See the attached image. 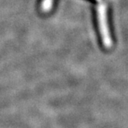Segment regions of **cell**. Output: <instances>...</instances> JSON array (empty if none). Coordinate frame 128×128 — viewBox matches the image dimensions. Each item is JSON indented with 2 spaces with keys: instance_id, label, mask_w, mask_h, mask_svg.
Returning a JSON list of instances; mask_svg holds the SVG:
<instances>
[{
  "instance_id": "6da1fadb",
  "label": "cell",
  "mask_w": 128,
  "mask_h": 128,
  "mask_svg": "<svg viewBox=\"0 0 128 128\" xmlns=\"http://www.w3.org/2000/svg\"><path fill=\"white\" fill-rule=\"evenodd\" d=\"M96 11L99 31L101 36L103 44L106 48H110L112 46L113 42L108 25L106 6L104 4L99 5L97 6Z\"/></svg>"
},
{
  "instance_id": "7a4b0ae2",
  "label": "cell",
  "mask_w": 128,
  "mask_h": 128,
  "mask_svg": "<svg viewBox=\"0 0 128 128\" xmlns=\"http://www.w3.org/2000/svg\"><path fill=\"white\" fill-rule=\"evenodd\" d=\"M54 0H42L41 4V10L44 12H48L52 6Z\"/></svg>"
},
{
  "instance_id": "3957f363",
  "label": "cell",
  "mask_w": 128,
  "mask_h": 128,
  "mask_svg": "<svg viewBox=\"0 0 128 128\" xmlns=\"http://www.w3.org/2000/svg\"><path fill=\"white\" fill-rule=\"evenodd\" d=\"M97 1H99V0H97Z\"/></svg>"
}]
</instances>
